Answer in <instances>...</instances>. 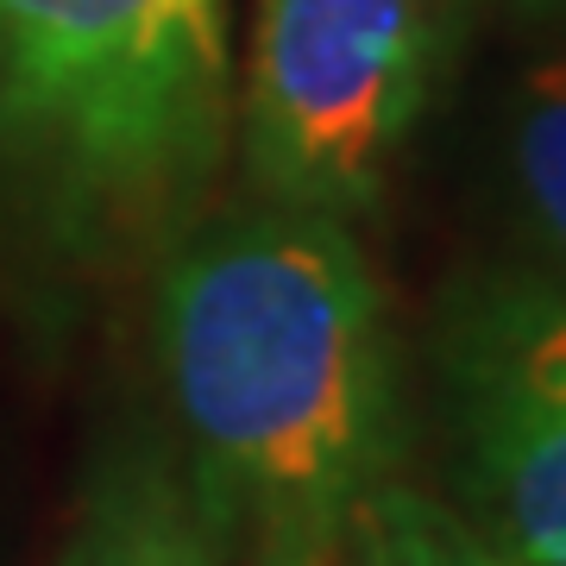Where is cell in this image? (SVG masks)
<instances>
[{
	"instance_id": "obj_1",
	"label": "cell",
	"mask_w": 566,
	"mask_h": 566,
	"mask_svg": "<svg viewBox=\"0 0 566 566\" xmlns=\"http://www.w3.org/2000/svg\"><path fill=\"white\" fill-rule=\"evenodd\" d=\"M158 359L189 485L233 554H327L397 465L390 308L334 214L264 202L196 233L164 264Z\"/></svg>"
},
{
	"instance_id": "obj_2",
	"label": "cell",
	"mask_w": 566,
	"mask_h": 566,
	"mask_svg": "<svg viewBox=\"0 0 566 566\" xmlns=\"http://www.w3.org/2000/svg\"><path fill=\"white\" fill-rule=\"evenodd\" d=\"M221 145L227 0H0V158L57 214H170Z\"/></svg>"
},
{
	"instance_id": "obj_3",
	"label": "cell",
	"mask_w": 566,
	"mask_h": 566,
	"mask_svg": "<svg viewBox=\"0 0 566 566\" xmlns=\"http://www.w3.org/2000/svg\"><path fill=\"white\" fill-rule=\"evenodd\" d=\"M453 32L447 0H259L240 151L264 202L334 221L371 214Z\"/></svg>"
},
{
	"instance_id": "obj_4",
	"label": "cell",
	"mask_w": 566,
	"mask_h": 566,
	"mask_svg": "<svg viewBox=\"0 0 566 566\" xmlns=\"http://www.w3.org/2000/svg\"><path fill=\"white\" fill-rule=\"evenodd\" d=\"M465 523L516 566H566V283L491 277L441 327Z\"/></svg>"
},
{
	"instance_id": "obj_5",
	"label": "cell",
	"mask_w": 566,
	"mask_h": 566,
	"mask_svg": "<svg viewBox=\"0 0 566 566\" xmlns=\"http://www.w3.org/2000/svg\"><path fill=\"white\" fill-rule=\"evenodd\" d=\"M233 547L164 453H126L95 479L57 566H227Z\"/></svg>"
},
{
	"instance_id": "obj_6",
	"label": "cell",
	"mask_w": 566,
	"mask_h": 566,
	"mask_svg": "<svg viewBox=\"0 0 566 566\" xmlns=\"http://www.w3.org/2000/svg\"><path fill=\"white\" fill-rule=\"evenodd\" d=\"M504 177L516 221L535 240L547 277L566 283V25L510 88L504 107Z\"/></svg>"
},
{
	"instance_id": "obj_7",
	"label": "cell",
	"mask_w": 566,
	"mask_h": 566,
	"mask_svg": "<svg viewBox=\"0 0 566 566\" xmlns=\"http://www.w3.org/2000/svg\"><path fill=\"white\" fill-rule=\"evenodd\" d=\"M322 566H516V560L497 554L460 510H447L441 497H428V491L403 485L390 472L340 516Z\"/></svg>"
},
{
	"instance_id": "obj_8",
	"label": "cell",
	"mask_w": 566,
	"mask_h": 566,
	"mask_svg": "<svg viewBox=\"0 0 566 566\" xmlns=\"http://www.w3.org/2000/svg\"><path fill=\"white\" fill-rule=\"evenodd\" d=\"M510 7H516L523 20H535V25H554V32L566 25V0H510Z\"/></svg>"
},
{
	"instance_id": "obj_9",
	"label": "cell",
	"mask_w": 566,
	"mask_h": 566,
	"mask_svg": "<svg viewBox=\"0 0 566 566\" xmlns=\"http://www.w3.org/2000/svg\"><path fill=\"white\" fill-rule=\"evenodd\" d=\"M245 566H322V554H277V547H264V554H245Z\"/></svg>"
},
{
	"instance_id": "obj_10",
	"label": "cell",
	"mask_w": 566,
	"mask_h": 566,
	"mask_svg": "<svg viewBox=\"0 0 566 566\" xmlns=\"http://www.w3.org/2000/svg\"><path fill=\"white\" fill-rule=\"evenodd\" d=\"M447 7H453V13H460V20H465V13H472V0H447Z\"/></svg>"
}]
</instances>
